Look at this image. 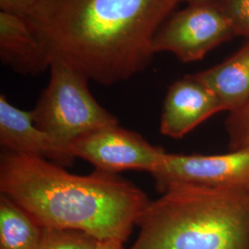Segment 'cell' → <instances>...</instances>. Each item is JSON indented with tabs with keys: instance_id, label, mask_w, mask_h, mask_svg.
Masks as SVG:
<instances>
[{
	"instance_id": "obj_1",
	"label": "cell",
	"mask_w": 249,
	"mask_h": 249,
	"mask_svg": "<svg viewBox=\"0 0 249 249\" xmlns=\"http://www.w3.org/2000/svg\"><path fill=\"white\" fill-rule=\"evenodd\" d=\"M179 0H41L29 22L50 61L113 85L144 71Z\"/></svg>"
},
{
	"instance_id": "obj_2",
	"label": "cell",
	"mask_w": 249,
	"mask_h": 249,
	"mask_svg": "<svg viewBox=\"0 0 249 249\" xmlns=\"http://www.w3.org/2000/svg\"><path fill=\"white\" fill-rule=\"evenodd\" d=\"M0 193L43 227L124 243L150 202L141 188L117 174L74 175L50 160L6 151L0 159Z\"/></svg>"
},
{
	"instance_id": "obj_3",
	"label": "cell",
	"mask_w": 249,
	"mask_h": 249,
	"mask_svg": "<svg viewBox=\"0 0 249 249\" xmlns=\"http://www.w3.org/2000/svg\"><path fill=\"white\" fill-rule=\"evenodd\" d=\"M137 226L129 249H249V188L170 186Z\"/></svg>"
},
{
	"instance_id": "obj_4",
	"label": "cell",
	"mask_w": 249,
	"mask_h": 249,
	"mask_svg": "<svg viewBox=\"0 0 249 249\" xmlns=\"http://www.w3.org/2000/svg\"><path fill=\"white\" fill-rule=\"evenodd\" d=\"M50 80L32 110L36 124L66 143L84 134L118 124L115 116L92 96L88 79L69 65L53 60Z\"/></svg>"
},
{
	"instance_id": "obj_5",
	"label": "cell",
	"mask_w": 249,
	"mask_h": 249,
	"mask_svg": "<svg viewBox=\"0 0 249 249\" xmlns=\"http://www.w3.org/2000/svg\"><path fill=\"white\" fill-rule=\"evenodd\" d=\"M234 36L216 0L196 2L170 15L154 36L152 50L174 53L182 62H194Z\"/></svg>"
},
{
	"instance_id": "obj_6",
	"label": "cell",
	"mask_w": 249,
	"mask_h": 249,
	"mask_svg": "<svg viewBox=\"0 0 249 249\" xmlns=\"http://www.w3.org/2000/svg\"><path fill=\"white\" fill-rule=\"evenodd\" d=\"M69 149L75 158L87 160L95 169L112 174L125 170L151 174L166 153L148 142L141 134L118 124L84 134L69 143Z\"/></svg>"
},
{
	"instance_id": "obj_7",
	"label": "cell",
	"mask_w": 249,
	"mask_h": 249,
	"mask_svg": "<svg viewBox=\"0 0 249 249\" xmlns=\"http://www.w3.org/2000/svg\"><path fill=\"white\" fill-rule=\"evenodd\" d=\"M151 175L160 192L173 185L249 188V150L218 155L166 152Z\"/></svg>"
},
{
	"instance_id": "obj_8",
	"label": "cell",
	"mask_w": 249,
	"mask_h": 249,
	"mask_svg": "<svg viewBox=\"0 0 249 249\" xmlns=\"http://www.w3.org/2000/svg\"><path fill=\"white\" fill-rule=\"evenodd\" d=\"M0 144L4 151L43 158L61 166H70L75 157L69 145L40 128L32 111L11 105L0 96Z\"/></svg>"
},
{
	"instance_id": "obj_9",
	"label": "cell",
	"mask_w": 249,
	"mask_h": 249,
	"mask_svg": "<svg viewBox=\"0 0 249 249\" xmlns=\"http://www.w3.org/2000/svg\"><path fill=\"white\" fill-rule=\"evenodd\" d=\"M213 92L195 75L175 81L167 90L160 116L163 136L182 139L215 114L223 112Z\"/></svg>"
},
{
	"instance_id": "obj_10",
	"label": "cell",
	"mask_w": 249,
	"mask_h": 249,
	"mask_svg": "<svg viewBox=\"0 0 249 249\" xmlns=\"http://www.w3.org/2000/svg\"><path fill=\"white\" fill-rule=\"evenodd\" d=\"M0 57L21 75H38L51 61L40 38L27 18L0 12Z\"/></svg>"
},
{
	"instance_id": "obj_11",
	"label": "cell",
	"mask_w": 249,
	"mask_h": 249,
	"mask_svg": "<svg viewBox=\"0 0 249 249\" xmlns=\"http://www.w3.org/2000/svg\"><path fill=\"white\" fill-rule=\"evenodd\" d=\"M232 113L249 101V42L236 53L213 68L194 74Z\"/></svg>"
},
{
	"instance_id": "obj_12",
	"label": "cell",
	"mask_w": 249,
	"mask_h": 249,
	"mask_svg": "<svg viewBox=\"0 0 249 249\" xmlns=\"http://www.w3.org/2000/svg\"><path fill=\"white\" fill-rule=\"evenodd\" d=\"M43 226L13 201L0 194V249H37Z\"/></svg>"
},
{
	"instance_id": "obj_13",
	"label": "cell",
	"mask_w": 249,
	"mask_h": 249,
	"mask_svg": "<svg viewBox=\"0 0 249 249\" xmlns=\"http://www.w3.org/2000/svg\"><path fill=\"white\" fill-rule=\"evenodd\" d=\"M99 242L84 231L43 227L42 237L37 249H95Z\"/></svg>"
},
{
	"instance_id": "obj_14",
	"label": "cell",
	"mask_w": 249,
	"mask_h": 249,
	"mask_svg": "<svg viewBox=\"0 0 249 249\" xmlns=\"http://www.w3.org/2000/svg\"><path fill=\"white\" fill-rule=\"evenodd\" d=\"M226 131L231 151L249 150V101L237 111L230 113Z\"/></svg>"
},
{
	"instance_id": "obj_15",
	"label": "cell",
	"mask_w": 249,
	"mask_h": 249,
	"mask_svg": "<svg viewBox=\"0 0 249 249\" xmlns=\"http://www.w3.org/2000/svg\"><path fill=\"white\" fill-rule=\"evenodd\" d=\"M236 36L249 38V0H216Z\"/></svg>"
},
{
	"instance_id": "obj_16",
	"label": "cell",
	"mask_w": 249,
	"mask_h": 249,
	"mask_svg": "<svg viewBox=\"0 0 249 249\" xmlns=\"http://www.w3.org/2000/svg\"><path fill=\"white\" fill-rule=\"evenodd\" d=\"M40 3L41 0H0V9L1 11L28 19Z\"/></svg>"
},
{
	"instance_id": "obj_17",
	"label": "cell",
	"mask_w": 249,
	"mask_h": 249,
	"mask_svg": "<svg viewBox=\"0 0 249 249\" xmlns=\"http://www.w3.org/2000/svg\"><path fill=\"white\" fill-rule=\"evenodd\" d=\"M95 249H125L124 242L118 240L100 241Z\"/></svg>"
},
{
	"instance_id": "obj_18",
	"label": "cell",
	"mask_w": 249,
	"mask_h": 249,
	"mask_svg": "<svg viewBox=\"0 0 249 249\" xmlns=\"http://www.w3.org/2000/svg\"><path fill=\"white\" fill-rule=\"evenodd\" d=\"M180 3L181 2H187V4H191V3H196V2H202V1H209V0H179Z\"/></svg>"
}]
</instances>
